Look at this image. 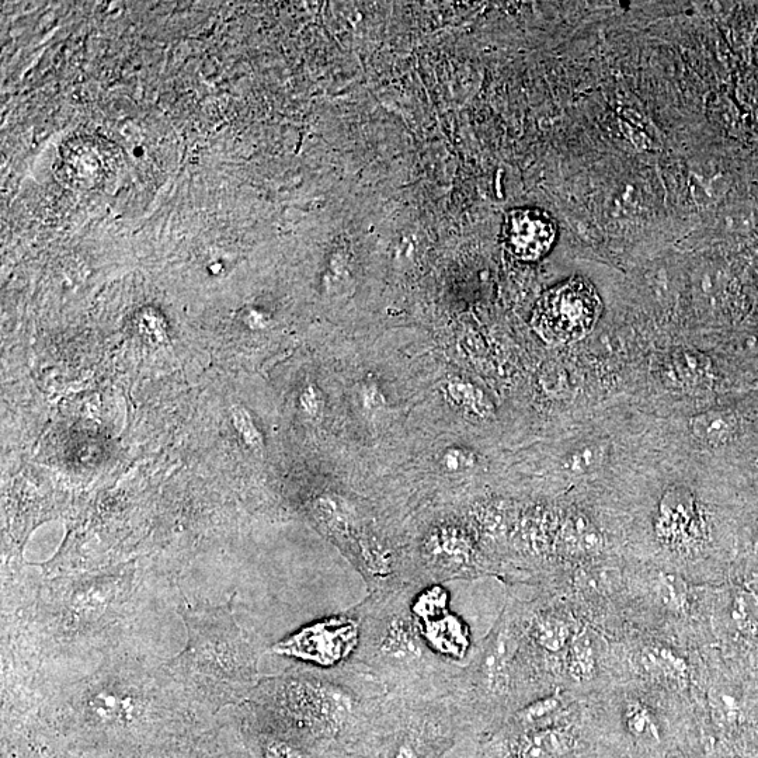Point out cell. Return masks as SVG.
Returning <instances> with one entry per match:
<instances>
[{
	"instance_id": "ffe728a7",
	"label": "cell",
	"mask_w": 758,
	"mask_h": 758,
	"mask_svg": "<svg viewBox=\"0 0 758 758\" xmlns=\"http://www.w3.org/2000/svg\"><path fill=\"white\" fill-rule=\"evenodd\" d=\"M657 596L673 611H683L687 604V589L677 577L662 575L657 583Z\"/></svg>"
},
{
	"instance_id": "3957f363",
	"label": "cell",
	"mask_w": 758,
	"mask_h": 758,
	"mask_svg": "<svg viewBox=\"0 0 758 758\" xmlns=\"http://www.w3.org/2000/svg\"><path fill=\"white\" fill-rule=\"evenodd\" d=\"M186 648L166 664L170 676L196 697L215 704H243L262 676V650L236 621L234 598L219 607L180 611Z\"/></svg>"
},
{
	"instance_id": "e0dca14e",
	"label": "cell",
	"mask_w": 758,
	"mask_h": 758,
	"mask_svg": "<svg viewBox=\"0 0 758 758\" xmlns=\"http://www.w3.org/2000/svg\"><path fill=\"white\" fill-rule=\"evenodd\" d=\"M607 447L598 441H586L565 455L562 467L572 475H584L600 467L605 460Z\"/></svg>"
},
{
	"instance_id": "ba28073f",
	"label": "cell",
	"mask_w": 758,
	"mask_h": 758,
	"mask_svg": "<svg viewBox=\"0 0 758 758\" xmlns=\"http://www.w3.org/2000/svg\"><path fill=\"white\" fill-rule=\"evenodd\" d=\"M448 601L450 594L443 584H429L417 590L412 610L430 648L448 662L460 664L471 657V632L458 615L451 613Z\"/></svg>"
},
{
	"instance_id": "277c9868",
	"label": "cell",
	"mask_w": 758,
	"mask_h": 758,
	"mask_svg": "<svg viewBox=\"0 0 758 758\" xmlns=\"http://www.w3.org/2000/svg\"><path fill=\"white\" fill-rule=\"evenodd\" d=\"M465 729L464 716L450 695L388 697L356 758H445Z\"/></svg>"
},
{
	"instance_id": "52a82bcc",
	"label": "cell",
	"mask_w": 758,
	"mask_h": 758,
	"mask_svg": "<svg viewBox=\"0 0 758 758\" xmlns=\"http://www.w3.org/2000/svg\"><path fill=\"white\" fill-rule=\"evenodd\" d=\"M601 311L603 304L593 285L586 278H570L540 299L533 326L548 343H575L593 332Z\"/></svg>"
},
{
	"instance_id": "8fae6325",
	"label": "cell",
	"mask_w": 758,
	"mask_h": 758,
	"mask_svg": "<svg viewBox=\"0 0 758 758\" xmlns=\"http://www.w3.org/2000/svg\"><path fill=\"white\" fill-rule=\"evenodd\" d=\"M524 635L535 649L558 655L573 641L572 624L554 611H538L530 620L524 618Z\"/></svg>"
},
{
	"instance_id": "d4e9b609",
	"label": "cell",
	"mask_w": 758,
	"mask_h": 758,
	"mask_svg": "<svg viewBox=\"0 0 758 758\" xmlns=\"http://www.w3.org/2000/svg\"><path fill=\"white\" fill-rule=\"evenodd\" d=\"M445 758H483L479 756V754H476L475 751H472L471 749H468L467 746H464V744L458 743L457 746L454 747L450 751V753L445 756Z\"/></svg>"
},
{
	"instance_id": "9a60e30c",
	"label": "cell",
	"mask_w": 758,
	"mask_h": 758,
	"mask_svg": "<svg viewBox=\"0 0 758 758\" xmlns=\"http://www.w3.org/2000/svg\"><path fill=\"white\" fill-rule=\"evenodd\" d=\"M563 544L575 554H593L601 547V535L584 514H570L562 530Z\"/></svg>"
},
{
	"instance_id": "ac0fdd59",
	"label": "cell",
	"mask_w": 758,
	"mask_h": 758,
	"mask_svg": "<svg viewBox=\"0 0 758 758\" xmlns=\"http://www.w3.org/2000/svg\"><path fill=\"white\" fill-rule=\"evenodd\" d=\"M624 721L627 730L636 739L660 740L659 725L648 705L632 700L625 705Z\"/></svg>"
},
{
	"instance_id": "2e32d148",
	"label": "cell",
	"mask_w": 758,
	"mask_h": 758,
	"mask_svg": "<svg viewBox=\"0 0 758 758\" xmlns=\"http://www.w3.org/2000/svg\"><path fill=\"white\" fill-rule=\"evenodd\" d=\"M597 656L593 641L586 634L577 635L566 649V669L576 681H589L596 674Z\"/></svg>"
},
{
	"instance_id": "6da1fadb",
	"label": "cell",
	"mask_w": 758,
	"mask_h": 758,
	"mask_svg": "<svg viewBox=\"0 0 758 758\" xmlns=\"http://www.w3.org/2000/svg\"><path fill=\"white\" fill-rule=\"evenodd\" d=\"M389 695L346 667L262 677L249 700L333 758H356Z\"/></svg>"
},
{
	"instance_id": "7a4b0ae2",
	"label": "cell",
	"mask_w": 758,
	"mask_h": 758,
	"mask_svg": "<svg viewBox=\"0 0 758 758\" xmlns=\"http://www.w3.org/2000/svg\"><path fill=\"white\" fill-rule=\"evenodd\" d=\"M422 587L368 593L351 608L358 621L353 653L340 666L370 678L389 697H448L462 669L430 648L412 610Z\"/></svg>"
},
{
	"instance_id": "30bf717a",
	"label": "cell",
	"mask_w": 758,
	"mask_h": 758,
	"mask_svg": "<svg viewBox=\"0 0 758 758\" xmlns=\"http://www.w3.org/2000/svg\"><path fill=\"white\" fill-rule=\"evenodd\" d=\"M657 372L663 384L678 391H700L709 387L712 379L711 361L693 349H674L664 354Z\"/></svg>"
},
{
	"instance_id": "44dd1931",
	"label": "cell",
	"mask_w": 758,
	"mask_h": 758,
	"mask_svg": "<svg viewBox=\"0 0 758 758\" xmlns=\"http://www.w3.org/2000/svg\"><path fill=\"white\" fill-rule=\"evenodd\" d=\"M438 465L448 475L467 474L476 467V458L471 451L460 447H451L440 455Z\"/></svg>"
},
{
	"instance_id": "484cf974",
	"label": "cell",
	"mask_w": 758,
	"mask_h": 758,
	"mask_svg": "<svg viewBox=\"0 0 758 758\" xmlns=\"http://www.w3.org/2000/svg\"><path fill=\"white\" fill-rule=\"evenodd\" d=\"M302 399H304L302 405L308 410V413H316V410L319 408V401L314 389L309 388V391H307V394H305Z\"/></svg>"
},
{
	"instance_id": "5b68a950",
	"label": "cell",
	"mask_w": 758,
	"mask_h": 758,
	"mask_svg": "<svg viewBox=\"0 0 758 758\" xmlns=\"http://www.w3.org/2000/svg\"><path fill=\"white\" fill-rule=\"evenodd\" d=\"M151 680L128 670H104L86 678L69 695L76 714L90 725L125 729L141 721L156 697Z\"/></svg>"
},
{
	"instance_id": "4fadbf2b",
	"label": "cell",
	"mask_w": 758,
	"mask_h": 758,
	"mask_svg": "<svg viewBox=\"0 0 758 758\" xmlns=\"http://www.w3.org/2000/svg\"><path fill=\"white\" fill-rule=\"evenodd\" d=\"M693 503L684 493L671 495L660 506V531L670 540L687 542L698 534Z\"/></svg>"
},
{
	"instance_id": "8992f818",
	"label": "cell",
	"mask_w": 758,
	"mask_h": 758,
	"mask_svg": "<svg viewBox=\"0 0 758 758\" xmlns=\"http://www.w3.org/2000/svg\"><path fill=\"white\" fill-rule=\"evenodd\" d=\"M419 586L444 584L457 579H474L486 568L479 558L474 535L467 525L441 520L427 528L412 555Z\"/></svg>"
},
{
	"instance_id": "d6986e66",
	"label": "cell",
	"mask_w": 758,
	"mask_h": 758,
	"mask_svg": "<svg viewBox=\"0 0 758 758\" xmlns=\"http://www.w3.org/2000/svg\"><path fill=\"white\" fill-rule=\"evenodd\" d=\"M447 396L455 406L469 410L475 415L486 416L489 413L490 405L482 392L474 385L461 381V379L448 382Z\"/></svg>"
},
{
	"instance_id": "cb8c5ba5",
	"label": "cell",
	"mask_w": 758,
	"mask_h": 758,
	"mask_svg": "<svg viewBox=\"0 0 758 758\" xmlns=\"http://www.w3.org/2000/svg\"><path fill=\"white\" fill-rule=\"evenodd\" d=\"M363 399L364 405L367 406L368 409H377L382 405V402H384V399H382L381 394H379L378 389L375 387L365 388Z\"/></svg>"
},
{
	"instance_id": "9c48e42d",
	"label": "cell",
	"mask_w": 758,
	"mask_h": 758,
	"mask_svg": "<svg viewBox=\"0 0 758 758\" xmlns=\"http://www.w3.org/2000/svg\"><path fill=\"white\" fill-rule=\"evenodd\" d=\"M555 239L554 219L538 208H518L504 219V246L511 255L524 262H535L547 255Z\"/></svg>"
},
{
	"instance_id": "7402d4cb",
	"label": "cell",
	"mask_w": 758,
	"mask_h": 758,
	"mask_svg": "<svg viewBox=\"0 0 758 758\" xmlns=\"http://www.w3.org/2000/svg\"><path fill=\"white\" fill-rule=\"evenodd\" d=\"M542 387L549 395L566 396L572 392V379L565 368L559 364L545 365L540 378Z\"/></svg>"
},
{
	"instance_id": "5bb4252c",
	"label": "cell",
	"mask_w": 758,
	"mask_h": 758,
	"mask_svg": "<svg viewBox=\"0 0 758 758\" xmlns=\"http://www.w3.org/2000/svg\"><path fill=\"white\" fill-rule=\"evenodd\" d=\"M639 663L650 676L670 683H684L688 678V666L683 657L663 646H648L639 653Z\"/></svg>"
},
{
	"instance_id": "603a6c76",
	"label": "cell",
	"mask_w": 758,
	"mask_h": 758,
	"mask_svg": "<svg viewBox=\"0 0 758 758\" xmlns=\"http://www.w3.org/2000/svg\"><path fill=\"white\" fill-rule=\"evenodd\" d=\"M232 419L236 430L241 433L245 443L249 445L253 450H260L263 447V438L260 436L259 430L256 429L253 424L252 417H250L248 410L242 408V406H235L232 409Z\"/></svg>"
},
{
	"instance_id": "7c38bea8",
	"label": "cell",
	"mask_w": 758,
	"mask_h": 758,
	"mask_svg": "<svg viewBox=\"0 0 758 758\" xmlns=\"http://www.w3.org/2000/svg\"><path fill=\"white\" fill-rule=\"evenodd\" d=\"M691 436L708 447H721L736 437L739 417L732 410L715 409L700 413L690 420Z\"/></svg>"
}]
</instances>
